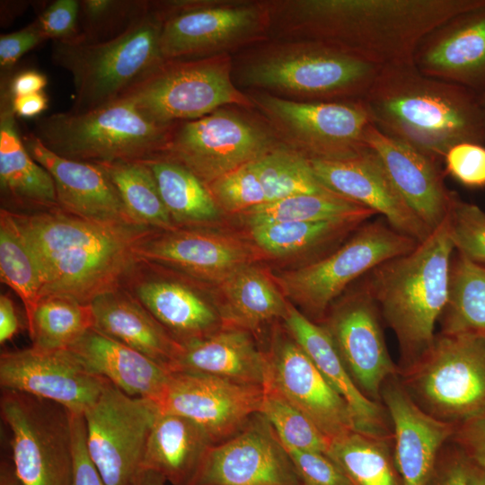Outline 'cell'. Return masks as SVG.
<instances>
[{
	"label": "cell",
	"instance_id": "6da1fadb",
	"mask_svg": "<svg viewBox=\"0 0 485 485\" xmlns=\"http://www.w3.org/2000/svg\"><path fill=\"white\" fill-rule=\"evenodd\" d=\"M485 0H268L269 39L324 43L380 67L413 64L430 31Z\"/></svg>",
	"mask_w": 485,
	"mask_h": 485
},
{
	"label": "cell",
	"instance_id": "7a4b0ae2",
	"mask_svg": "<svg viewBox=\"0 0 485 485\" xmlns=\"http://www.w3.org/2000/svg\"><path fill=\"white\" fill-rule=\"evenodd\" d=\"M40 268L41 298L60 295L90 304L122 284L137 260V242L154 229L108 225L59 207L13 212Z\"/></svg>",
	"mask_w": 485,
	"mask_h": 485
},
{
	"label": "cell",
	"instance_id": "3957f363",
	"mask_svg": "<svg viewBox=\"0 0 485 485\" xmlns=\"http://www.w3.org/2000/svg\"><path fill=\"white\" fill-rule=\"evenodd\" d=\"M361 101L379 131L436 162L457 144L485 145L479 95L427 76L414 64L383 67Z\"/></svg>",
	"mask_w": 485,
	"mask_h": 485
},
{
	"label": "cell",
	"instance_id": "277c9868",
	"mask_svg": "<svg viewBox=\"0 0 485 485\" xmlns=\"http://www.w3.org/2000/svg\"><path fill=\"white\" fill-rule=\"evenodd\" d=\"M382 68L311 40L269 39L233 56L239 89L297 101H360Z\"/></svg>",
	"mask_w": 485,
	"mask_h": 485
},
{
	"label": "cell",
	"instance_id": "5b68a950",
	"mask_svg": "<svg viewBox=\"0 0 485 485\" xmlns=\"http://www.w3.org/2000/svg\"><path fill=\"white\" fill-rule=\"evenodd\" d=\"M454 250L445 218L414 250L367 273L365 287L399 343V370L414 364L433 344L448 300Z\"/></svg>",
	"mask_w": 485,
	"mask_h": 485
},
{
	"label": "cell",
	"instance_id": "8992f818",
	"mask_svg": "<svg viewBox=\"0 0 485 485\" xmlns=\"http://www.w3.org/2000/svg\"><path fill=\"white\" fill-rule=\"evenodd\" d=\"M173 125L156 124L133 103L119 98L85 112L38 117L32 133L58 156L101 163L141 161L162 154Z\"/></svg>",
	"mask_w": 485,
	"mask_h": 485
},
{
	"label": "cell",
	"instance_id": "52a82bcc",
	"mask_svg": "<svg viewBox=\"0 0 485 485\" xmlns=\"http://www.w3.org/2000/svg\"><path fill=\"white\" fill-rule=\"evenodd\" d=\"M163 18L154 1L121 35L101 43L52 41L53 62L72 76V112H85L116 101L130 85L163 61Z\"/></svg>",
	"mask_w": 485,
	"mask_h": 485
},
{
	"label": "cell",
	"instance_id": "ba28073f",
	"mask_svg": "<svg viewBox=\"0 0 485 485\" xmlns=\"http://www.w3.org/2000/svg\"><path fill=\"white\" fill-rule=\"evenodd\" d=\"M119 98L128 100L146 118L162 126L196 119L228 105L255 109L234 82L230 54L163 60Z\"/></svg>",
	"mask_w": 485,
	"mask_h": 485
},
{
	"label": "cell",
	"instance_id": "9c48e42d",
	"mask_svg": "<svg viewBox=\"0 0 485 485\" xmlns=\"http://www.w3.org/2000/svg\"><path fill=\"white\" fill-rule=\"evenodd\" d=\"M399 379L415 403L456 427L485 414V335H436L427 352Z\"/></svg>",
	"mask_w": 485,
	"mask_h": 485
},
{
	"label": "cell",
	"instance_id": "30bf717a",
	"mask_svg": "<svg viewBox=\"0 0 485 485\" xmlns=\"http://www.w3.org/2000/svg\"><path fill=\"white\" fill-rule=\"evenodd\" d=\"M163 60L234 54L269 39L268 1H154Z\"/></svg>",
	"mask_w": 485,
	"mask_h": 485
},
{
	"label": "cell",
	"instance_id": "8fae6325",
	"mask_svg": "<svg viewBox=\"0 0 485 485\" xmlns=\"http://www.w3.org/2000/svg\"><path fill=\"white\" fill-rule=\"evenodd\" d=\"M280 143L255 109L228 105L175 123L160 154L181 163L207 185Z\"/></svg>",
	"mask_w": 485,
	"mask_h": 485
},
{
	"label": "cell",
	"instance_id": "7c38bea8",
	"mask_svg": "<svg viewBox=\"0 0 485 485\" xmlns=\"http://www.w3.org/2000/svg\"><path fill=\"white\" fill-rule=\"evenodd\" d=\"M284 145L308 160L343 161L368 148L371 124L362 101H297L262 91H244Z\"/></svg>",
	"mask_w": 485,
	"mask_h": 485
},
{
	"label": "cell",
	"instance_id": "4fadbf2b",
	"mask_svg": "<svg viewBox=\"0 0 485 485\" xmlns=\"http://www.w3.org/2000/svg\"><path fill=\"white\" fill-rule=\"evenodd\" d=\"M419 243L385 221L375 220L363 224L329 255L273 278L285 297L321 317L350 283L386 260L411 251Z\"/></svg>",
	"mask_w": 485,
	"mask_h": 485
},
{
	"label": "cell",
	"instance_id": "5bb4252c",
	"mask_svg": "<svg viewBox=\"0 0 485 485\" xmlns=\"http://www.w3.org/2000/svg\"><path fill=\"white\" fill-rule=\"evenodd\" d=\"M0 411L12 433V462L22 484L72 485L74 413L57 402L5 389Z\"/></svg>",
	"mask_w": 485,
	"mask_h": 485
},
{
	"label": "cell",
	"instance_id": "9a60e30c",
	"mask_svg": "<svg viewBox=\"0 0 485 485\" xmlns=\"http://www.w3.org/2000/svg\"><path fill=\"white\" fill-rule=\"evenodd\" d=\"M160 412L156 401L130 396L108 381L83 414L88 454L106 485H128L142 470Z\"/></svg>",
	"mask_w": 485,
	"mask_h": 485
},
{
	"label": "cell",
	"instance_id": "2e32d148",
	"mask_svg": "<svg viewBox=\"0 0 485 485\" xmlns=\"http://www.w3.org/2000/svg\"><path fill=\"white\" fill-rule=\"evenodd\" d=\"M264 393L263 386L172 371L157 403L162 412L179 414L198 424L217 445L237 434L260 412Z\"/></svg>",
	"mask_w": 485,
	"mask_h": 485
},
{
	"label": "cell",
	"instance_id": "e0dca14e",
	"mask_svg": "<svg viewBox=\"0 0 485 485\" xmlns=\"http://www.w3.org/2000/svg\"><path fill=\"white\" fill-rule=\"evenodd\" d=\"M322 325L357 388L381 403L384 384L400 370L389 354L379 308L366 287L340 301Z\"/></svg>",
	"mask_w": 485,
	"mask_h": 485
},
{
	"label": "cell",
	"instance_id": "ac0fdd59",
	"mask_svg": "<svg viewBox=\"0 0 485 485\" xmlns=\"http://www.w3.org/2000/svg\"><path fill=\"white\" fill-rule=\"evenodd\" d=\"M267 352L266 386L303 412L331 442L356 430L349 406L286 330L277 332ZM265 386V387H266Z\"/></svg>",
	"mask_w": 485,
	"mask_h": 485
},
{
	"label": "cell",
	"instance_id": "d6986e66",
	"mask_svg": "<svg viewBox=\"0 0 485 485\" xmlns=\"http://www.w3.org/2000/svg\"><path fill=\"white\" fill-rule=\"evenodd\" d=\"M193 485H300L294 463L267 419L253 415L209 450Z\"/></svg>",
	"mask_w": 485,
	"mask_h": 485
},
{
	"label": "cell",
	"instance_id": "ffe728a7",
	"mask_svg": "<svg viewBox=\"0 0 485 485\" xmlns=\"http://www.w3.org/2000/svg\"><path fill=\"white\" fill-rule=\"evenodd\" d=\"M108 380L89 372L67 349L34 348L0 356L2 389L57 402L74 414H84L99 398Z\"/></svg>",
	"mask_w": 485,
	"mask_h": 485
},
{
	"label": "cell",
	"instance_id": "44dd1931",
	"mask_svg": "<svg viewBox=\"0 0 485 485\" xmlns=\"http://www.w3.org/2000/svg\"><path fill=\"white\" fill-rule=\"evenodd\" d=\"M158 264L137 259L121 286L180 345L223 327L216 306L188 282L167 275Z\"/></svg>",
	"mask_w": 485,
	"mask_h": 485
},
{
	"label": "cell",
	"instance_id": "7402d4cb",
	"mask_svg": "<svg viewBox=\"0 0 485 485\" xmlns=\"http://www.w3.org/2000/svg\"><path fill=\"white\" fill-rule=\"evenodd\" d=\"M134 251L138 259L218 285L255 259L242 240L198 227L154 230L137 242Z\"/></svg>",
	"mask_w": 485,
	"mask_h": 485
},
{
	"label": "cell",
	"instance_id": "603a6c76",
	"mask_svg": "<svg viewBox=\"0 0 485 485\" xmlns=\"http://www.w3.org/2000/svg\"><path fill=\"white\" fill-rule=\"evenodd\" d=\"M309 163L325 188L380 214L397 232L418 242L432 233L401 198L379 157L369 147L351 159Z\"/></svg>",
	"mask_w": 485,
	"mask_h": 485
},
{
	"label": "cell",
	"instance_id": "cb8c5ba5",
	"mask_svg": "<svg viewBox=\"0 0 485 485\" xmlns=\"http://www.w3.org/2000/svg\"><path fill=\"white\" fill-rule=\"evenodd\" d=\"M413 64L423 75L471 90L485 91V1L430 31Z\"/></svg>",
	"mask_w": 485,
	"mask_h": 485
},
{
	"label": "cell",
	"instance_id": "d4e9b609",
	"mask_svg": "<svg viewBox=\"0 0 485 485\" xmlns=\"http://www.w3.org/2000/svg\"><path fill=\"white\" fill-rule=\"evenodd\" d=\"M381 401L392 423L393 459L402 485H428L439 452L456 427L420 409L398 375L384 384Z\"/></svg>",
	"mask_w": 485,
	"mask_h": 485
},
{
	"label": "cell",
	"instance_id": "484cf974",
	"mask_svg": "<svg viewBox=\"0 0 485 485\" xmlns=\"http://www.w3.org/2000/svg\"><path fill=\"white\" fill-rule=\"evenodd\" d=\"M22 139L31 157L52 176L59 207L98 223L138 225L129 216L119 191L100 164L58 156L32 132L22 135Z\"/></svg>",
	"mask_w": 485,
	"mask_h": 485
},
{
	"label": "cell",
	"instance_id": "4316f807",
	"mask_svg": "<svg viewBox=\"0 0 485 485\" xmlns=\"http://www.w3.org/2000/svg\"><path fill=\"white\" fill-rule=\"evenodd\" d=\"M365 141L407 205L433 232L446 218L453 192L445 187L437 162L372 124Z\"/></svg>",
	"mask_w": 485,
	"mask_h": 485
},
{
	"label": "cell",
	"instance_id": "83f0119b",
	"mask_svg": "<svg viewBox=\"0 0 485 485\" xmlns=\"http://www.w3.org/2000/svg\"><path fill=\"white\" fill-rule=\"evenodd\" d=\"M283 321L288 333L349 406L356 430L392 437L386 422L384 406L368 399L357 388L324 327L313 322L290 303Z\"/></svg>",
	"mask_w": 485,
	"mask_h": 485
},
{
	"label": "cell",
	"instance_id": "f1b7e54d",
	"mask_svg": "<svg viewBox=\"0 0 485 485\" xmlns=\"http://www.w3.org/2000/svg\"><path fill=\"white\" fill-rule=\"evenodd\" d=\"M67 350L89 372L133 397L158 402L170 380L172 371L94 328Z\"/></svg>",
	"mask_w": 485,
	"mask_h": 485
},
{
	"label": "cell",
	"instance_id": "f546056e",
	"mask_svg": "<svg viewBox=\"0 0 485 485\" xmlns=\"http://www.w3.org/2000/svg\"><path fill=\"white\" fill-rule=\"evenodd\" d=\"M181 346L171 371L206 374L263 387L268 383L267 352L257 347L251 332L246 330L222 327Z\"/></svg>",
	"mask_w": 485,
	"mask_h": 485
},
{
	"label": "cell",
	"instance_id": "4dcf8cb0",
	"mask_svg": "<svg viewBox=\"0 0 485 485\" xmlns=\"http://www.w3.org/2000/svg\"><path fill=\"white\" fill-rule=\"evenodd\" d=\"M94 329L171 371L181 346L121 285L90 304Z\"/></svg>",
	"mask_w": 485,
	"mask_h": 485
},
{
	"label": "cell",
	"instance_id": "1f68e13d",
	"mask_svg": "<svg viewBox=\"0 0 485 485\" xmlns=\"http://www.w3.org/2000/svg\"><path fill=\"white\" fill-rule=\"evenodd\" d=\"M215 443L193 420L160 412L149 436L142 469L154 472L172 485H193Z\"/></svg>",
	"mask_w": 485,
	"mask_h": 485
},
{
	"label": "cell",
	"instance_id": "d6a6232c",
	"mask_svg": "<svg viewBox=\"0 0 485 485\" xmlns=\"http://www.w3.org/2000/svg\"><path fill=\"white\" fill-rule=\"evenodd\" d=\"M0 101V186L9 201L34 211L59 207L50 173L26 150L11 100Z\"/></svg>",
	"mask_w": 485,
	"mask_h": 485
},
{
	"label": "cell",
	"instance_id": "836d02e7",
	"mask_svg": "<svg viewBox=\"0 0 485 485\" xmlns=\"http://www.w3.org/2000/svg\"><path fill=\"white\" fill-rule=\"evenodd\" d=\"M219 285L225 299L218 310L223 327L252 332L286 315L288 302L274 278L252 264L239 268Z\"/></svg>",
	"mask_w": 485,
	"mask_h": 485
},
{
	"label": "cell",
	"instance_id": "e575fe53",
	"mask_svg": "<svg viewBox=\"0 0 485 485\" xmlns=\"http://www.w3.org/2000/svg\"><path fill=\"white\" fill-rule=\"evenodd\" d=\"M154 174L161 198L178 227H198L222 211L207 186L190 169L163 154L141 160Z\"/></svg>",
	"mask_w": 485,
	"mask_h": 485
},
{
	"label": "cell",
	"instance_id": "d590c367",
	"mask_svg": "<svg viewBox=\"0 0 485 485\" xmlns=\"http://www.w3.org/2000/svg\"><path fill=\"white\" fill-rule=\"evenodd\" d=\"M389 439L354 430L331 440L327 455L352 485H402Z\"/></svg>",
	"mask_w": 485,
	"mask_h": 485
},
{
	"label": "cell",
	"instance_id": "8d00e7d4",
	"mask_svg": "<svg viewBox=\"0 0 485 485\" xmlns=\"http://www.w3.org/2000/svg\"><path fill=\"white\" fill-rule=\"evenodd\" d=\"M375 213L360 204L334 192L302 194L267 202L240 216L251 228L256 225L305 221L317 222L337 219H361L366 221Z\"/></svg>",
	"mask_w": 485,
	"mask_h": 485
},
{
	"label": "cell",
	"instance_id": "74e56055",
	"mask_svg": "<svg viewBox=\"0 0 485 485\" xmlns=\"http://www.w3.org/2000/svg\"><path fill=\"white\" fill-rule=\"evenodd\" d=\"M98 164L107 172L135 223L158 231L178 228L161 198L153 172L143 161Z\"/></svg>",
	"mask_w": 485,
	"mask_h": 485
},
{
	"label": "cell",
	"instance_id": "f35d334b",
	"mask_svg": "<svg viewBox=\"0 0 485 485\" xmlns=\"http://www.w3.org/2000/svg\"><path fill=\"white\" fill-rule=\"evenodd\" d=\"M441 333L485 335V267L458 254L453 260Z\"/></svg>",
	"mask_w": 485,
	"mask_h": 485
},
{
	"label": "cell",
	"instance_id": "ab89813d",
	"mask_svg": "<svg viewBox=\"0 0 485 485\" xmlns=\"http://www.w3.org/2000/svg\"><path fill=\"white\" fill-rule=\"evenodd\" d=\"M32 348L45 351L68 349L94 327L90 304L60 295L40 299L27 322Z\"/></svg>",
	"mask_w": 485,
	"mask_h": 485
},
{
	"label": "cell",
	"instance_id": "60d3db41",
	"mask_svg": "<svg viewBox=\"0 0 485 485\" xmlns=\"http://www.w3.org/2000/svg\"><path fill=\"white\" fill-rule=\"evenodd\" d=\"M361 219H337L272 223L251 227L256 245L277 257L314 251L355 232L365 224Z\"/></svg>",
	"mask_w": 485,
	"mask_h": 485
},
{
	"label": "cell",
	"instance_id": "b9f144b4",
	"mask_svg": "<svg viewBox=\"0 0 485 485\" xmlns=\"http://www.w3.org/2000/svg\"><path fill=\"white\" fill-rule=\"evenodd\" d=\"M0 276L21 299L28 322L41 298L42 278L12 211L5 207L0 211Z\"/></svg>",
	"mask_w": 485,
	"mask_h": 485
},
{
	"label": "cell",
	"instance_id": "7bdbcfd3",
	"mask_svg": "<svg viewBox=\"0 0 485 485\" xmlns=\"http://www.w3.org/2000/svg\"><path fill=\"white\" fill-rule=\"evenodd\" d=\"M254 163L267 202L295 195L332 192L316 178L309 160L283 143Z\"/></svg>",
	"mask_w": 485,
	"mask_h": 485
},
{
	"label": "cell",
	"instance_id": "ee69618b",
	"mask_svg": "<svg viewBox=\"0 0 485 485\" xmlns=\"http://www.w3.org/2000/svg\"><path fill=\"white\" fill-rule=\"evenodd\" d=\"M150 1L80 0V41L101 43L128 30L149 9Z\"/></svg>",
	"mask_w": 485,
	"mask_h": 485
},
{
	"label": "cell",
	"instance_id": "f6af8a7d",
	"mask_svg": "<svg viewBox=\"0 0 485 485\" xmlns=\"http://www.w3.org/2000/svg\"><path fill=\"white\" fill-rule=\"evenodd\" d=\"M260 410L286 448L328 453L330 441L299 410L275 389L266 386Z\"/></svg>",
	"mask_w": 485,
	"mask_h": 485
},
{
	"label": "cell",
	"instance_id": "bcb514c9",
	"mask_svg": "<svg viewBox=\"0 0 485 485\" xmlns=\"http://www.w3.org/2000/svg\"><path fill=\"white\" fill-rule=\"evenodd\" d=\"M254 161L207 185L222 212L240 215L267 202Z\"/></svg>",
	"mask_w": 485,
	"mask_h": 485
},
{
	"label": "cell",
	"instance_id": "7dc6e473",
	"mask_svg": "<svg viewBox=\"0 0 485 485\" xmlns=\"http://www.w3.org/2000/svg\"><path fill=\"white\" fill-rule=\"evenodd\" d=\"M446 218L450 238L458 254L485 265V210L452 192Z\"/></svg>",
	"mask_w": 485,
	"mask_h": 485
},
{
	"label": "cell",
	"instance_id": "c3c4849f",
	"mask_svg": "<svg viewBox=\"0 0 485 485\" xmlns=\"http://www.w3.org/2000/svg\"><path fill=\"white\" fill-rule=\"evenodd\" d=\"M446 172L460 184L485 188V145L463 142L451 147L444 160Z\"/></svg>",
	"mask_w": 485,
	"mask_h": 485
},
{
	"label": "cell",
	"instance_id": "681fc988",
	"mask_svg": "<svg viewBox=\"0 0 485 485\" xmlns=\"http://www.w3.org/2000/svg\"><path fill=\"white\" fill-rule=\"evenodd\" d=\"M286 450L294 463L300 485H352L326 454L295 448Z\"/></svg>",
	"mask_w": 485,
	"mask_h": 485
},
{
	"label": "cell",
	"instance_id": "f907efd6",
	"mask_svg": "<svg viewBox=\"0 0 485 485\" xmlns=\"http://www.w3.org/2000/svg\"><path fill=\"white\" fill-rule=\"evenodd\" d=\"M47 40L80 41L79 1L55 0L35 19Z\"/></svg>",
	"mask_w": 485,
	"mask_h": 485
},
{
	"label": "cell",
	"instance_id": "816d5d0a",
	"mask_svg": "<svg viewBox=\"0 0 485 485\" xmlns=\"http://www.w3.org/2000/svg\"><path fill=\"white\" fill-rule=\"evenodd\" d=\"M47 40L34 20L26 27L0 36V68L2 76L9 74L18 60Z\"/></svg>",
	"mask_w": 485,
	"mask_h": 485
},
{
	"label": "cell",
	"instance_id": "f5cc1de1",
	"mask_svg": "<svg viewBox=\"0 0 485 485\" xmlns=\"http://www.w3.org/2000/svg\"><path fill=\"white\" fill-rule=\"evenodd\" d=\"M74 475L72 485H106L91 460L86 447V431L84 416L73 415Z\"/></svg>",
	"mask_w": 485,
	"mask_h": 485
},
{
	"label": "cell",
	"instance_id": "db71d44e",
	"mask_svg": "<svg viewBox=\"0 0 485 485\" xmlns=\"http://www.w3.org/2000/svg\"><path fill=\"white\" fill-rule=\"evenodd\" d=\"M454 436L468 460L485 468V414L461 424Z\"/></svg>",
	"mask_w": 485,
	"mask_h": 485
},
{
	"label": "cell",
	"instance_id": "11a10c76",
	"mask_svg": "<svg viewBox=\"0 0 485 485\" xmlns=\"http://www.w3.org/2000/svg\"><path fill=\"white\" fill-rule=\"evenodd\" d=\"M47 84L48 78L43 73L35 69H23L4 79L1 83V94L12 100L17 96L42 92Z\"/></svg>",
	"mask_w": 485,
	"mask_h": 485
},
{
	"label": "cell",
	"instance_id": "9f6ffc18",
	"mask_svg": "<svg viewBox=\"0 0 485 485\" xmlns=\"http://www.w3.org/2000/svg\"><path fill=\"white\" fill-rule=\"evenodd\" d=\"M468 460L456 457L436 463L428 485H468Z\"/></svg>",
	"mask_w": 485,
	"mask_h": 485
},
{
	"label": "cell",
	"instance_id": "6f0895ef",
	"mask_svg": "<svg viewBox=\"0 0 485 485\" xmlns=\"http://www.w3.org/2000/svg\"><path fill=\"white\" fill-rule=\"evenodd\" d=\"M11 106L17 118L31 119L48 109V97L43 91L17 96L11 100Z\"/></svg>",
	"mask_w": 485,
	"mask_h": 485
},
{
	"label": "cell",
	"instance_id": "680465c9",
	"mask_svg": "<svg viewBox=\"0 0 485 485\" xmlns=\"http://www.w3.org/2000/svg\"><path fill=\"white\" fill-rule=\"evenodd\" d=\"M19 331V320L13 300L8 295H0V343L13 338Z\"/></svg>",
	"mask_w": 485,
	"mask_h": 485
},
{
	"label": "cell",
	"instance_id": "91938a15",
	"mask_svg": "<svg viewBox=\"0 0 485 485\" xmlns=\"http://www.w3.org/2000/svg\"><path fill=\"white\" fill-rule=\"evenodd\" d=\"M165 479L160 474L142 469L128 485H165Z\"/></svg>",
	"mask_w": 485,
	"mask_h": 485
},
{
	"label": "cell",
	"instance_id": "94428289",
	"mask_svg": "<svg viewBox=\"0 0 485 485\" xmlns=\"http://www.w3.org/2000/svg\"><path fill=\"white\" fill-rule=\"evenodd\" d=\"M0 485H23L16 473L13 462L1 461Z\"/></svg>",
	"mask_w": 485,
	"mask_h": 485
},
{
	"label": "cell",
	"instance_id": "6125c7cd",
	"mask_svg": "<svg viewBox=\"0 0 485 485\" xmlns=\"http://www.w3.org/2000/svg\"><path fill=\"white\" fill-rule=\"evenodd\" d=\"M468 485H485V468L473 464L468 460Z\"/></svg>",
	"mask_w": 485,
	"mask_h": 485
},
{
	"label": "cell",
	"instance_id": "be15d7a7",
	"mask_svg": "<svg viewBox=\"0 0 485 485\" xmlns=\"http://www.w3.org/2000/svg\"><path fill=\"white\" fill-rule=\"evenodd\" d=\"M479 102L483 114L484 128H485V91L479 94Z\"/></svg>",
	"mask_w": 485,
	"mask_h": 485
}]
</instances>
